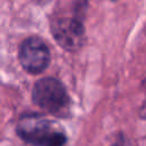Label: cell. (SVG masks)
Masks as SVG:
<instances>
[{"mask_svg":"<svg viewBox=\"0 0 146 146\" xmlns=\"http://www.w3.org/2000/svg\"><path fill=\"white\" fill-rule=\"evenodd\" d=\"M17 133L26 140V143L38 146H64L66 140L64 133L52 129L47 120L38 115L21 119Z\"/></svg>","mask_w":146,"mask_h":146,"instance_id":"1","label":"cell"},{"mask_svg":"<svg viewBox=\"0 0 146 146\" xmlns=\"http://www.w3.org/2000/svg\"><path fill=\"white\" fill-rule=\"evenodd\" d=\"M21 65L25 71L38 74L43 72L50 62V52L47 44L39 38L32 36L25 39L18 51Z\"/></svg>","mask_w":146,"mask_h":146,"instance_id":"3","label":"cell"},{"mask_svg":"<svg viewBox=\"0 0 146 146\" xmlns=\"http://www.w3.org/2000/svg\"><path fill=\"white\" fill-rule=\"evenodd\" d=\"M32 99L35 105L51 113L63 111L68 103L64 86L54 78H44L36 81L32 91Z\"/></svg>","mask_w":146,"mask_h":146,"instance_id":"2","label":"cell"},{"mask_svg":"<svg viewBox=\"0 0 146 146\" xmlns=\"http://www.w3.org/2000/svg\"><path fill=\"white\" fill-rule=\"evenodd\" d=\"M51 32L57 43L68 51L80 49L84 42V29L78 18L63 17L55 21Z\"/></svg>","mask_w":146,"mask_h":146,"instance_id":"4","label":"cell"}]
</instances>
